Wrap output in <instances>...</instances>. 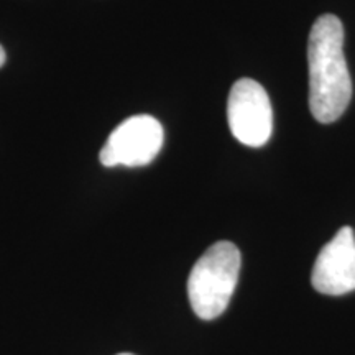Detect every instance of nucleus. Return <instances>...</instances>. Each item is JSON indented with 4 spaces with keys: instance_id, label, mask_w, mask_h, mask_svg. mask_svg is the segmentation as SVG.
<instances>
[{
    "instance_id": "f257e3e1",
    "label": "nucleus",
    "mask_w": 355,
    "mask_h": 355,
    "mask_svg": "<svg viewBox=\"0 0 355 355\" xmlns=\"http://www.w3.org/2000/svg\"><path fill=\"white\" fill-rule=\"evenodd\" d=\"M309 107L321 123L336 122L352 99V79L344 56V26L336 15L314 21L308 42Z\"/></svg>"
},
{
    "instance_id": "f03ea898",
    "label": "nucleus",
    "mask_w": 355,
    "mask_h": 355,
    "mask_svg": "<svg viewBox=\"0 0 355 355\" xmlns=\"http://www.w3.org/2000/svg\"><path fill=\"white\" fill-rule=\"evenodd\" d=\"M241 260V250L232 242H217L194 263L188 296L198 318L211 321L227 309L239 282Z\"/></svg>"
},
{
    "instance_id": "7ed1b4c3",
    "label": "nucleus",
    "mask_w": 355,
    "mask_h": 355,
    "mask_svg": "<svg viewBox=\"0 0 355 355\" xmlns=\"http://www.w3.org/2000/svg\"><path fill=\"white\" fill-rule=\"evenodd\" d=\"M163 139L165 133L157 119L145 114L133 115L110 133L99 159L107 168L145 166L157 158Z\"/></svg>"
},
{
    "instance_id": "20e7f679",
    "label": "nucleus",
    "mask_w": 355,
    "mask_h": 355,
    "mask_svg": "<svg viewBox=\"0 0 355 355\" xmlns=\"http://www.w3.org/2000/svg\"><path fill=\"white\" fill-rule=\"evenodd\" d=\"M227 121L232 135L247 146H261L273 132V109L266 91L254 79H239L230 89Z\"/></svg>"
},
{
    "instance_id": "39448f33",
    "label": "nucleus",
    "mask_w": 355,
    "mask_h": 355,
    "mask_svg": "<svg viewBox=\"0 0 355 355\" xmlns=\"http://www.w3.org/2000/svg\"><path fill=\"white\" fill-rule=\"evenodd\" d=\"M314 290L329 296H343L355 290V234L343 227L319 252L313 268Z\"/></svg>"
},
{
    "instance_id": "423d86ee",
    "label": "nucleus",
    "mask_w": 355,
    "mask_h": 355,
    "mask_svg": "<svg viewBox=\"0 0 355 355\" xmlns=\"http://www.w3.org/2000/svg\"><path fill=\"white\" fill-rule=\"evenodd\" d=\"M3 63H6V51H3L2 44H0V68H2Z\"/></svg>"
},
{
    "instance_id": "0eeeda50",
    "label": "nucleus",
    "mask_w": 355,
    "mask_h": 355,
    "mask_svg": "<svg viewBox=\"0 0 355 355\" xmlns=\"http://www.w3.org/2000/svg\"><path fill=\"white\" fill-rule=\"evenodd\" d=\"M117 355H135V354H128V352H123V354H117Z\"/></svg>"
}]
</instances>
